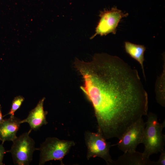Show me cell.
<instances>
[{
  "mask_svg": "<svg viewBox=\"0 0 165 165\" xmlns=\"http://www.w3.org/2000/svg\"><path fill=\"white\" fill-rule=\"evenodd\" d=\"M74 64L83 80L80 88L94 108L98 132L105 139H119L147 115V93L137 70L122 59L97 53L90 62L76 58Z\"/></svg>",
  "mask_w": 165,
  "mask_h": 165,
  "instance_id": "cell-1",
  "label": "cell"
},
{
  "mask_svg": "<svg viewBox=\"0 0 165 165\" xmlns=\"http://www.w3.org/2000/svg\"><path fill=\"white\" fill-rule=\"evenodd\" d=\"M147 120L144 129L142 143L144 149L142 152L146 157L157 154L164 149L165 136L162 132L165 127V120L162 123L158 121L156 115L147 113Z\"/></svg>",
  "mask_w": 165,
  "mask_h": 165,
  "instance_id": "cell-2",
  "label": "cell"
},
{
  "mask_svg": "<svg viewBox=\"0 0 165 165\" xmlns=\"http://www.w3.org/2000/svg\"><path fill=\"white\" fill-rule=\"evenodd\" d=\"M75 144L73 141L61 140L55 137L47 138L37 148L40 151L39 165H43L51 160H59L64 164L62 159Z\"/></svg>",
  "mask_w": 165,
  "mask_h": 165,
  "instance_id": "cell-3",
  "label": "cell"
},
{
  "mask_svg": "<svg viewBox=\"0 0 165 165\" xmlns=\"http://www.w3.org/2000/svg\"><path fill=\"white\" fill-rule=\"evenodd\" d=\"M31 131L30 130L17 137L12 141L11 149L7 151L11 153L15 165H29L32 160L34 152L37 150L34 140L29 136Z\"/></svg>",
  "mask_w": 165,
  "mask_h": 165,
  "instance_id": "cell-4",
  "label": "cell"
},
{
  "mask_svg": "<svg viewBox=\"0 0 165 165\" xmlns=\"http://www.w3.org/2000/svg\"><path fill=\"white\" fill-rule=\"evenodd\" d=\"M85 140L87 147V157H99L103 159L108 165H112L113 160L110 154L111 145L98 132H86L85 134Z\"/></svg>",
  "mask_w": 165,
  "mask_h": 165,
  "instance_id": "cell-5",
  "label": "cell"
},
{
  "mask_svg": "<svg viewBox=\"0 0 165 165\" xmlns=\"http://www.w3.org/2000/svg\"><path fill=\"white\" fill-rule=\"evenodd\" d=\"M128 15V13L123 12L116 7L101 11L99 15L100 19L96 27L95 33L90 39L97 35L102 36L111 33L116 34L120 20Z\"/></svg>",
  "mask_w": 165,
  "mask_h": 165,
  "instance_id": "cell-6",
  "label": "cell"
},
{
  "mask_svg": "<svg viewBox=\"0 0 165 165\" xmlns=\"http://www.w3.org/2000/svg\"><path fill=\"white\" fill-rule=\"evenodd\" d=\"M145 125L141 118L131 125L119 139L118 148L124 153L136 151L138 146L142 143Z\"/></svg>",
  "mask_w": 165,
  "mask_h": 165,
  "instance_id": "cell-7",
  "label": "cell"
},
{
  "mask_svg": "<svg viewBox=\"0 0 165 165\" xmlns=\"http://www.w3.org/2000/svg\"><path fill=\"white\" fill-rule=\"evenodd\" d=\"M45 99L43 97L40 100L36 106L30 111L27 118L21 120V123H27L29 124L31 128L30 130L31 131L36 130L42 125L48 123L46 119L48 112L44 111L43 108Z\"/></svg>",
  "mask_w": 165,
  "mask_h": 165,
  "instance_id": "cell-8",
  "label": "cell"
},
{
  "mask_svg": "<svg viewBox=\"0 0 165 165\" xmlns=\"http://www.w3.org/2000/svg\"><path fill=\"white\" fill-rule=\"evenodd\" d=\"M21 121L14 116L3 119L0 124V140L2 143L6 141H13L17 138L16 134L21 124Z\"/></svg>",
  "mask_w": 165,
  "mask_h": 165,
  "instance_id": "cell-9",
  "label": "cell"
},
{
  "mask_svg": "<svg viewBox=\"0 0 165 165\" xmlns=\"http://www.w3.org/2000/svg\"><path fill=\"white\" fill-rule=\"evenodd\" d=\"M112 165H156V162L145 157L142 152L136 151L124 153L117 160H113Z\"/></svg>",
  "mask_w": 165,
  "mask_h": 165,
  "instance_id": "cell-10",
  "label": "cell"
},
{
  "mask_svg": "<svg viewBox=\"0 0 165 165\" xmlns=\"http://www.w3.org/2000/svg\"><path fill=\"white\" fill-rule=\"evenodd\" d=\"M126 52L132 58L137 61L141 66L145 79V76L144 67V54L145 47L143 45H138L126 41L124 43Z\"/></svg>",
  "mask_w": 165,
  "mask_h": 165,
  "instance_id": "cell-11",
  "label": "cell"
},
{
  "mask_svg": "<svg viewBox=\"0 0 165 165\" xmlns=\"http://www.w3.org/2000/svg\"><path fill=\"white\" fill-rule=\"evenodd\" d=\"M165 69L163 71V72L162 75L160 76L158 79L157 80L159 82L160 84H158L159 90L156 92V99L157 102L161 106L165 107V90L162 88L164 89V81L165 79Z\"/></svg>",
  "mask_w": 165,
  "mask_h": 165,
  "instance_id": "cell-12",
  "label": "cell"
},
{
  "mask_svg": "<svg viewBox=\"0 0 165 165\" xmlns=\"http://www.w3.org/2000/svg\"><path fill=\"white\" fill-rule=\"evenodd\" d=\"M24 100V97L21 96L15 97L12 101L11 109L6 115H10L11 117L14 116V113L20 108Z\"/></svg>",
  "mask_w": 165,
  "mask_h": 165,
  "instance_id": "cell-13",
  "label": "cell"
},
{
  "mask_svg": "<svg viewBox=\"0 0 165 165\" xmlns=\"http://www.w3.org/2000/svg\"><path fill=\"white\" fill-rule=\"evenodd\" d=\"M160 155L159 160L156 161V165H165V150L164 149L160 152Z\"/></svg>",
  "mask_w": 165,
  "mask_h": 165,
  "instance_id": "cell-14",
  "label": "cell"
},
{
  "mask_svg": "<svg viewBox=\"0 0 165 165\" xmlns=\"http://www.w3.org/2000/svg\"><path fill=\"white\" fill-rule=\"evenodd\" d=\"M3 143L0 144V165H3L2 160L6 152L3 146Z\"/></svg>",
  "mask_w": 165,
  "mask_h": 165,
  "instance_id": "cell-15",
  "label": "cell"
},
{
  "mask_svg": "<svg viewBox=\"0 0 165 165\" xmlns=\"http://www.w3.org/2000/svg\"><path fill=\"white\" fill-rule=\"evenodd\" d=\"M1 109L2 107L1 105H0V124L2 123L3 119Z\"/></svg>",
  "mask_w": 165,
  "mask_h": 165,
  "instance_id": "cell-16",
  "label": "cell"
}]
</instances>
